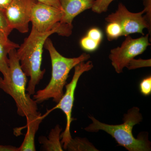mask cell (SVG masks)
I'll list each match as a JSON object with an SVG mask.
<instances>
[{
    "mask_svg": "<svg viewBox=\"0 0 151 151\" xmlns=\"http://www.w3.org/2000/svg\"><path fill=\"white\" fill-rule=\"evenodd\" d=\"M9 73L8 78L0 77V89L10 95L15 102L17 113L22 117L37 115V103L26 93L27 76L22 70L17 55L16 49L11 50L9 54Z\"/></svg>",
    "mask_w": 151,
    "mask_h": 151,
    "instance_id": "obj_4",
    "label": "cell"
},
{
    "mask_svg": "<svg viewBox=\"0 0 151 151\" xmlns=\"http://www.w3.org/2000/svg\"><path fill=\"white\" fill-rule=\"evenodd\" d=\"M144 6L143 10L144 14L143 16L144 18L149 26V34L151 35V0H142Z\"/></svg>",
    "mask_w": 151,
    "mask_h": 151,
    "instance_id": "obj_18",
    "label": "cell"
},
{
    "mask_svg": "<svg viewBox=\"0 0 151 151\" xmlns=\"http://www.w3.org/2000/svg\"><path fill=\"white\" fill-rule=\"evenodd\" d=\"M46 115L42 116L40 113L37 115H29L26 117L27 132L21 145L18 147V151H36L35 143V134Z\"/></svg>",
    "mask_w": 151,
    "mask_h": 151,
    "instance_id": "obj_11",
    "label": "cell"
},
{
    "mask_svg": "<svg viewBox=\"0 0 151 151\" xmlns=\"http://www.w3.org/2000/svg\"><path fill=\"white\" fill-rule=\"evenodd\" d=\"M73 26L64 24L62 26L45 32H40L32 29L30 33L17 50L22 70L30 77L26 91L30 95L35 93L36 86L43 78L45 69L41 70L43 48L45 42L50 36L57 33L68 37L72 33Z\"/></svg>",
    "mask_w": 151,
    "mask_h": 151,
    "instance_id": "obj_1",
    "label": "cell"
},
{
    "mask_svg": "<svg viewBox=\"0 0 151 151\" xmlns=\"http://www.w3.org/2000/svg\"><path fill=\"white\" fill-rule=\"evenodd\" d=\"M93 67V63L90 60L86 63L85 61L80 63L76 65L72 80L69 84L65 85L66 89L65 93L56 106L50 111V112L55 109H60L66 116V127L65 131L60 134L61 139L60 142L64 150H66L68 145L72 139L70 135V126L73 121L71 115L74 101V94L78 81L83 73L91 70Z\"/></svg>",
    "mask_w": 151,
    "mask_h": 151,
    "instance_id": "obj_5",
    "label": "cell"
},
{
    "mask_svg": "<svg viewBox=\"0 0 151 151\" xmlns=\"http://www.w3.org/2000/svg\"><path fill=\"white\" fill-rule=\"evenodd\" d=\"M13 0H0V9L4 11Z\"/></svg>",
    "mask_w": 151,
    "mask_h": 151,
    "instance_id": "obj_24",
    "label": "cell"
},
{
    "mask_svg": "<svg viewBox=\"0 0 151 151\" xmlns=\"http://www.w3.org/2000/svg\"><path fill=\"white\" fill-rule=\"evenodd\" d=\"M86 36L99 43L102 41L103 37L102 32L97 28H93L89 29Z\"/></svg>",
    "mask_w": 151,
    "mask_h": 151,
    "instance_id": "obj_21",
    "label": "cell"
},
{
    "mask_svg": "<svg viewBox=\"0 0 151 151\" xmlns=\"http://www.w3.org/2000/svg\"><path fill=\"white\" fill-rule=\"evenodd\" d=\"M80 44L81 48L85 51L88 52L95 51L100 44V43L93 40L87 36L81 39Z\"/></svg>",
    "mask_w": 151,
    "mask_h": 151,
    "instance_id": "obj_15",
    "label": "cell"
},
{
    "mask_svg": "<svg viewBox=\"0 0 151 151\" xmlns=\"http://www.w3.org/2000/svg\"><path fill=\"white\" fill-rule=\"evenodd\" d=\"M144 14L143 10L138 13L131 12L120 3L116 12L109 15L105 19L108 22L118 23L122 27V36L126 37L136 33L144 35L143 30L146 28L149 31V26L143 17Z\"/></svg>",
    "mask_w": 151,
    "mask_h": 151,
    "instance_id": "obj_8",
    "label": "cell"
},
{
    "mask_svg": "<svg viewBox=\"0 0 151 151\" xmlns=\"http://www.w3.org/2000/svg\"><path fill=\"white\" fill-rule=\"evenodd\" d=\"M19 44L9 40L6 42H0V72L3 74L4 79H7L9 76V52L11 50L19 48Z\"/></svg>",
    "mask_w": 151,
    "mask_h": 151,
    "instance_id": "obj_13",
    "label": "cell"
},
{
    "mask_svg": "<svg viewBox=\"0 0 151 151\" xmlns=\"http://www.w3.org/2000/svg\"><path fill=\"white\" fill-rule=\"evenodd\" d=\"M63 13L58 8L37 1L32 10L31 21L33 28L40 32H45L62 26L60 21Z\"/></svg>",
    "mask_w": 151,
    "mask_h": 151,
    "instance_id": "obj_7",
    "label": "cell"
},
{
    "mask_svg": "<svg viewBox=\"0 0 151 151\" xmlns=\"http://www.w3.org/2000/svg\"><path fill=\"white\" fill-rule=\"evenodd\" d=\"M92 123L85 128L89 132H97L100 130L111 135L119 145L124 147L129 151H151V142L148 136L142 134L134 137L133 128L142 121L143 117L139 108L134 107L129 109L124 116V123L119 125H110L102 123L93 116H89Z\"/></svg>",
    "mask_w": 151,
    "mask_h": 151,
    "instance_id": "obj_3",
    "label": "cell"
},
{
    "mask_svg": "<svg viewBox=\"0 0 151 151\" xmlns=\"http://www.w3.org/2000/svg\"><path fill=\"white\" fill-rule=\"evenodd\" d=\"M95 0H59L63 13L60 23L72 26L76 17L83 12L92 9Z\"/></svg>",
    "mask_w": 151,
    "mask_h": 151,
    "instance_id": "obj_10",
    "label": "cell"
},
{
    "mask_svg": "<svg viewBox=\"0 0 151 151\" xmlns=\"http://www.w3.org/2000/svg\"><path fill=\"white\" fill-rule=\"evenodd\" d=\"M149 34L137 39L130 35L126 38L120 47L112 49L109 55L111 64L118 73H122L125 67L136 56L142 54L151 44L149 42Z\"/></svg>",
    "mask_w": 151,
    "mask_h": 151,
    "instance_id": "obj_6",
    "label": "cell"
},
{
    "mask_svg": "<svg viewBox=\"0 0 151 151\" xmlns=\"http://www.w3.org/2000/svg\"><path fill=\"white\" fill-rule=\"evenodd\" d=\"M9 40L8 35L0 30V42H6Z\"/></svg>",
    "mask_w": 151,
    "mask_h": 151,
    "instance_id": "obj_25",
    "label": "cell"
},
{
    "mask_svg": "<svg viewBox=\"0 0 151 151\" xmlns=\"http://www.w3.org/2000/svg\"><path fill=\"white\" fill-rule=\"evenodd\" d=\"M37 0H13L4 11L9 24L13 29L25 33L29 30L32 10Z\"/></svg>",
    "mask_w": 151,
    "mask_h": 151,
    "instance_id": "obj_9",
    "label": "cell"
},
{
    "mask_svg": "<svg viewBox=\"0 0 151 151\" xmlns=\"http://www.w3.org/2000/svg\"><path fill=\"white\" fill-rule=\"evenodd\" d=\"M62 129L57 125L51 129L48 138L42 136L39 138V142L42 145L43 150L47 151H63L62 145L60 141V132Z\"/></svg>",
    "mask_w": 151,
    "mask_h": 151,
    "instance_id": "obj_12",
    "label": "cell"
},
{
    "mask_svg": "<svg viewBox=\"0 0 151 151\" xmlns=\"http://www.w3.org/2000/svg\"><path fill=\"white\" fill-rule=\"evenodd\" d=\"M151 66V59L143 60L142 59H132L129 63L127 68L129 70L144 67Z\"/></svg>",
    "mask_w": 151,
    "mask_h": 151,
    "instance_id": "obj_17",
    "label": "cell"
},
{
    "mask_svg": "<svg viewBox=\"0 0 151 151\" xmlns=\"http://www.w3.org/2000/svg\"><path fill=\"white\" fill-rule=\"evenodd\" d=\"M105 31L107 38L109 41L117 39L123 35L122 27L116 22H109L106 26Z\"/></svg>",
    "mask_w": 151,
    "mask_h": 151,
    "instance_id": "obj_14",
    "label": "cell"
},
{
    "mask_svg": "<svg viewBox=\"0 0 151 151\" xmlns=\"http://www.w3.org/2000/svg\"><path fill=\"white\" fill-rule=\"evenodd\" d=\"M114 0H95L92 11L97 14H101L108 11V7Z\"/></svg>",
    "mask_w": 151,
    "mask_h": 151,
    "instance_id": "obj_16",
    "label": "cell"
},
{
    "mask_svg": "<svg viewBox=\"0 0 151 151\" xmlns=\"http://www.w3.org/2000/svg\"><path fill=\"white\" fill-rule=\"evenodd\" d=\"M37 1L47 4L61 9L59 0H37Z\"/></svg>",
    "mask_w": 151,
    "mask_h": 151,
    "instance_id": "obj_22",
    "label": "cell"
},
{
    "mask_svg": "<svg viewBox=\"0 0 151 151\" xmlns=\"http://www.w3.org/2000/svg\"><path fill=\"white\" fill-rule=\"evenodd\" d=\"M0 30L9 35L13 29L9 24L4 11L0 9Z\"/></svg>",
    "mask_w": 151,
    "mask_h": 151,
    "instance_id": "obj_20",
    "label": "cell"
},
{
    "mask_svg": "<svg viewBox=\"0 0 151 151\" xmlns=\"http://www.w3.org/2000/svg\"><path fill=\"white\" fill-rule=\"evenodd\" d=\"M0 151H18V147L13 146L0 145Z\"/></svg>",
    "mask_w": 151,
    "mask_h": 151,
    "instance_id": "obj_23",
    "label": "cell"
},
{
    "mask_svg": "<svg viewBox=\"0 0 151 151\" xmlns=\"http://www.w3.org/2000/svg\"><path fill=\"white\" fill-rule=\"evenodd\" d=\"M44 47L48 50L50 55L51 78L44 89L38 90L34 94L33 99L37 103H41L52 98L54 102L58 103L64 94L63 88L70 70L78 63L89 60L90 56L85 52L78 57L73 58L63 56L57 50L49 37L45 41Z\"/></svg>",
    "mask_w": 151,
    "mask_h": 151,
    "instance_id": "obj_2",
    "label": "cell"
},
{
    "mask_svg": "<svg viewBox=\"0 0 151 151\" xmlns=\"http://www.w3.org/2000/svg\"><path fill=\"white\" fill-rule=\"evenodd\" d=\"M141 93L144 96H149L151 93V76L144 78L139 84Z\"/></svg>",
    "mask_w": 151,
    "mask_h": 151,
    "instance_id": "obj_19",
    "label": "cell"
}]
</instances>
